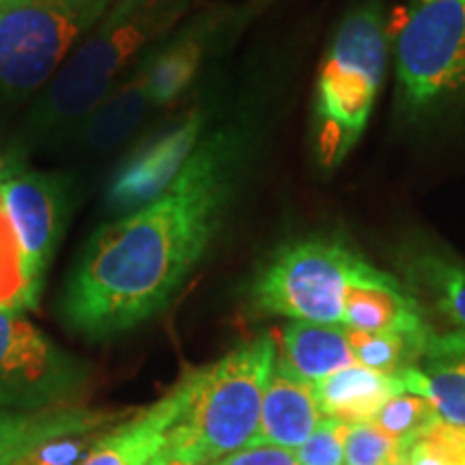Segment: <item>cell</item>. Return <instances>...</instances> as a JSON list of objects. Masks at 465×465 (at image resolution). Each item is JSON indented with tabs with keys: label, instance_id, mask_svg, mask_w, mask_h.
<instances>
[{
	"label": "cell",
	"instance_id": "6da1fadb",
	"mask_svg": "<svg viewBox=\"0 0 465 465\" xmlns=\"http://www.w3.org/2000/svg\"><path fill=\"white\" fill-rule=\"evenodd\" d=\"M243 151L240 130L213 132L158 199L95 231L61 302L74 332L108 339L166 308L218 235Z\"/></svg>",
	"mask_w": 465,
	"mask_h": 465
},
{
	"label": "cell",
	"instance_id": "7a4b0ae2",
	"mask_svg": "<svg viewBox=\"0 0 465 465\" xmlns=\"http://www.w3.org/2000/svg\"><path fill=\"white\" fill-rule=\"evenodd\" d=\"M190 5L192 0H113L44 89L33 108V134L50 138L75 130Z\"/></svg>",
	"mask_w": 465,
	"mask_h": 465
},
{
	"label": "cell",
	"instance_id": "3957f363",
	"mask_svg": "<svg viewBox=\"0 0 465 465\" xmlns=\"http://www.w3.org/2000/svg\"><path fill=\"white\" fill-rule=\"evenodd\" d=\"M386 25L381 0H362L325 52L315 91V147L325 171L351 153L373 114L391 54Z\"/></svg>",
	"mask_w": 465,
	"mask_h": 465
},
{
	"label": "cell",
	"instance_id": "277c9868",
	"mask_svg": "<svg viewBox=\"0 0 465 465\" xmlns=\"http://www.w3.org/2000/svg\"><path fill=\"white\" fill-rule=\"evenodd\" d=\"M276 353L274 339L263 334L199 369L188 410L171 431V440L196 465L218 461L252 441Z\"/></svg>",
	"mask_w": 465,
	"mask_h": 465
},
{
	"label": "cell",
	"instance_id": "5b68a950",
	"mask_svg": "<svg viewBox=\"0 0 465 465\" xmlns=\"http://www.w3.org/2000/svg\"><path fill=\"white\" fill-rule=\"evenodd\" d=\"M401 113L465 104V0H407L388 17Z\"/></svg>",
	"mask_w": 465,
	"mask_h": 465
},
{
	"label": "cell",
	"instance_id": "8992f818",
	"mask_svg": "<svg viewBox=\"0 0 465 465\" xmlns=\"http://www.w3.org/2000/svg\"><path fill=\"white\" fill-rule=\"evenodd\" d=\"M364 265L341 237H302L261 267L250 300L261 315L342 325V300Z\"/></svg>",
	"mask_w": 465,
	"mask_h": 465
},
{
	"label": "cell",
	"instance_id": "52a82bcc",
	"mask_svg": "<svg viewBox=\"0 0 465 465\" xmlns=\"http://www.w3.org/2000/svg\"><path fill=\"white\" fill-rule=\"evenodd\" d=\"M113 0L0 3V97H22L56 75Z\"/></svg>",
	"mask_w": 465,
	"mask_h": 465
},
{
	"label": "cell",
	"instance_id": "ba28073f",
	"mask_svg": "<svg viewBox=\"0 0 465 465\" xmlns=\"http://www.w3.org/2000/svg\"><path fill=\"white\" fill-rule=\"evenodd\" d=\"M86 371L17 308H0V410L44 411L67 407Z\"/></svg>",
	"mask_w": 465,
	"mask_h": 465
},
{
	"label": "cell",
	"instance_id": "9c48e42d",
	"mask_svg": "<svg viewBox=\"0 0 465 465\" xmlns=\"http://www.w3.org/2000/svg\"><path fill=\"white\" fill-rule=\"evenodd\" d=\"M0 201L20 246L25 276L20 311H25L37 306L45 272L67 229L72 212L69 182L61 174L15 166L0 179Z\"/></svg>",
	"mask_w": 465,
	"mask_h": 465
},
{
	"label": "cell",
	"instance_id": "30bf717a",
	"mask_svg": "<svg viewBox=\"0 0 465 465\" xmlns=\"http://www.w3.org/2000/svg\"><path fill=\"white\" fill-rule=\"evenodd\" d=\"M201 127L203 116L196 113L182 125L151 138L147 144L134 151L110 183L106 196L108 207L125 216L158 199L174 182L199 144Z\"/></svg>",
	"mask_w": 465,
	"mask_h": 465
},
{
	"label": "cell",
	"instance_id": "8fae6325",
	"mask_svg": "<svg viewBox=\"0 0 465 465\" xmlns=\"http://www.w3.org/2000/svg\"><path fill=\"white\" fill-rule=\"evenodd\" d=\"M342 325L371 334H405L418 339L433 334L416 295L369 261L349 284L342 300Z\"/></svg>",
	"mask_w": 465,
	"mask_h": 465
},
{
	"label": "cell",
	"instance_id": "7c38bea8",
	"mask_svg": "<svg viewBox=\"0 0 465 465\" xmlns=\"http://www.w3.org/2000/svg\"><path fill=\"white\" fill-rule=\"evenodd\" d=\"M199 381V369L185 373L173 391L102 435L80 465H144L166 444L174 424L188 410Z\"/></svg>",
	"mask_w": 465,
	"mask_h": 465
},
{
	"label": "cell",
	"instance_id": "4fadbf2b",
	"mask_svg": "<svg viewBox=\"0 0 465 465\" xmlns=\"http://www.w3.org/2000/svg\"><path fill=\"white\" fill-rule=\"evenodd\" d=\"M322 418L311 383L298 380L274 362L265 388L257 433L248 446L272 444L298 450L311 438Z\"/></svg>",
	"mask_w": 465,
	"mask_h": 465
},
{
	"label": "cell",
	"instance_id": "5bb4252c",
	"mask_svg": "<svg viewBox=\"0 0 465 465\" xmlns=\"http://www.w3.org/2000/svg\"><path fill=\"white\" fill-rule=\"evenodd\" d=\"M149 106V54L108 93L104 100L75 127L78 144L89 153H104L132 136L143 124Z\"/></svg>",
	"mask_w": 465,
	"mask_h": 465
},
{
	"label": "cell",
	"instance_id": "9a60e30c",
	"mask_svg": "<svg viewBox=\"0 0 465 465\" xmlns=\"http://www.w3.org/2000/svg\"><path fill=\"white\" fill-rule=\"evenodd\" d=\"M407 392L431 401L441 420L465 429V341L455 334H433L420 364L403 375Z\"/></svg>",
	"mask_w": 465,
	"mask_h": 465
},
{
	"label": "cell",
	"instance_id": "2e32d148",
	"mask_svg": "<svg viewBox=\"0 0 465 465\" xmlns=\"http://www.w3.org/2000/svg\"><path fill=\"white\" fill-rule=\"evenodd\" d=\"M114 414L86 407H54L44 411L0 410V465H15L44 441L106 429Z\"/></svg>",
	"mask_w": 465,
	"mask_h": 465
},
{
	"label": "cell",
	"instance_id": "e0dca14e",
	"mask_svg": "<svg viewBox=\"0 0 465 465\" xmlns=\"http://www.w3.org/2000/svg\"><path fill=\"white\" fill-rule=\"evenodd\" d=\"M276 364L312 386L323 377L358 362L349 345L345 325L291 322L282 330Z\"/></svg>",
	"mask_w": 465,
	"mask_h": 465
},
{
	"label": "cell",
	"instance_id": "ac0fdd59",
	"mask_svg": "<svg viewBox=\"0 0 465 465\" xmlns=\"http://www.w3.org/2000/svg\"><path fill=\"white\" fill-rule=\"evenodd\" d=\"M323 418L342 422H371L388 399L405 392L403 380L380 371L353 364L312 383Z\"/></svg>",
	"mask_w": 465,
	"mask_h": 465
},
{
	"label": "cell",
	"instance_id": "d6986e66",
	"mask_svg": "<svg viewBox=\"0 0 465 465\" xmlns=\"http://www.w3.org/2000/svg\"><path fill=\"white\" fill-rule=\"evenodd\" d=\"M403 267L411 284L452 325L450 334L465 341V263L441 250L411 248L405 252Z\"/></svg>",
	"mask_w": 465,
	"mask_h": 465
},
{
	"label": "cell",
	"instance_id": "ffe728a7",
	"mask_svg": "<svg viewBox=\"0 0 465 465\" xmlns=\"http://www.w3.org/2000/svg\"><path fill=\"white\" fill-rule=\"evenodd\" d=\"M213 26L209 17H199L164 48L149 52V95L153 106H166L188 89L199 72Z\"/></svg>",
	"mask_w": 465,
	"mask_h": 465
},
{
	"label": "cell",
	"instance_id": "44dd1931",
	"mask_svg": "<svg viewBox=\"0 0 465 465\" xmlns=\"http://www.w3.org/2000/svg\"><path fill=\"white\" fill-rule=\"evenodd\" d=\"M347 336L360 366L397 377L403 375L411 366L420 364L424 353H427L429 341H431V336L418 339V336L405 334H371L349 328Z\"/></svg>",
	"mask_w": 465,
	"mask_h": 465
},
{
	"label": "cell",
	"instance_id": "7402d4cb",
	"mask_svg": "<svg viewBox=\"0 0 465 465\" xmlns=\"http://www.w3.org/2000/svg\"><path fill=\"white\" fill-rule=\"evenodd\" d=\"M405 459L410 465H465V429L440 418L405 441Z\"/></svg>",
	"mask_w": 465,
	"mask_h": 465
},
{
	"label": "cell",
	"instance_id": "603a6c76",
	"mask_svg": "<svg viewBox=\"0 0 465 465\" xmlns=\"http://www.w3.org/2000/svg\"><path fill=\"white\" fill-rule=\"evenodd\" d=\"M405 457V441L373 422H347L342 465H394Z\"/></svg>",
	"mask_w": 465,
	"mask_h": 465
},
{
	"label": "cell",
	"instance_id": "cb8c5ba5",
	"mask_svg": "<svg viewBox=\"0 0 465 465\" xmlns=\"http://www.w3.org/2000/svg\"><path fill=\"white\" fill-rule=\"evenodd\" d=\"M435 420H440V414L435 411L431 401L405 391L388 399L371 422L377 424L386 433L394 435V438L407 441L424 431Z\"/></svg>",
	"mask_w": 465,
	"mask_h": 465
},
{
	"label": "cell",
	"instance_id": "d4e9b609",
	"mask_svg": "<svg viewBox=\"0 0 465 465\" xmlns=\"http://www.w3.org/2000/svg\"><path fill=\"white\" fill-rule=\"evenodd\" d=\"M22 291H25V276H22L20 246L0 201V308L20 311Z\"/></svg>",
	"mask_w": 465,
	"mask_h": 465
},
{
	"label": "cell",
	"instance_id": "484cf974",
	"mask_svg": "<svg viewBox=\"0 0 465 465\" xmlns=\"http://www.w3.org/2000/svg\"><path fill=\"white\" fill-rule=\"evenodd\" d=\"M345 433L347 422L339 418H322L311 438L295 450L300 465H342Z\"/></svg>",
	"mask_w": 465,
	"mask_h": 465
},
{
	"label": "cell",
	"instance_id": "4316f807",
	"mask_svg": "<svg viewBox=\"0 0 465 465\" xmlns=\"http://www.w3.org/2000/svg\"><path fill=\"white\" fill-rule=\"evenodd\" d=\"M106 433L104 429L91 433H74L63 435V438H54L44 441L33 452L22 459L25 465H80L89 457V452L95 449L97 441Z\"/></svg>",
	"mask_w": 465,
	"mask_h": 465
},
{
	"label": "cell",
	"instance_id": "83f0119b",
	"mask_svg": "<svg viewBox=\"0 0 465 465\" xmlns=\"http://www.w3.org/2000/svg\"><path fill=\"white\" fill-rule=\"evenodd\" d=\"M209 465H300V461L295 457V450L272 444H254L232 450Z\"/></svg>",
	"mask_w": 465,
	"mask_h": 465
},
{
	"label": "cell",
	"instance_id": "f1b7e54d",
	"mask_svg": "<svg viewBox=\"0 0 465 465\" xmlns=\"http://www.w3.org/2000/svg\"><path fill=\"white\" fill-rule=\"evenodd\" d=\"M144 465H196V463L192 461V459L171 440V435H168L166 444L162 446V449L155 452V455L151 457Z\"/></svg>",
	"mask_w": 465,
	"mask_h": 465
},
{
	"label": "cell",
	"instance_id": "f546056e",
	"mask_svg": "<svg viewBox=\"0 0 465 465\" xmlns=\"http://www.w3.org/2000/svg\"><path fill=\"white\" fill-rule=\"evenodd\" d=\"M15 166H17V164H15L14 160L5 158V155L0 153V179H3V177H7V174H9L11 171H14Z\"/></svg>",
	"mask_w": 465,
	"mask_h": 465
},
{
	"label": "cell",
	"instance_id": "4dcf8cb0",
	"mask_svg": "<svg viewBox=\"0 0 465 465\" xmlns=\"http://www.w3.org/2000/svg\"><path fill=\"white\" fill-rule=\"evenodd\" d=\"M394 465H410V461H407V459L403 457V459H401V461H399V463H394Z\"/></svg>",
	"mask_w": 465,
	"mask_h": 465
},
{
	"label": "cell",
	"instance_id": "1f68e13d",
	"mask_svg": "<svg viewBox=\"0 0 465 465\" xmlns=\"http://www.w3.org/2000/svg\"><path fill=\"white\" fill-rule=\"evenodd\" d=\"M15 465H25V463H22V461H20V463H15Z\"/></svg>",
	"mask_w": 465,
	"mask_h": 465
},
{
	"label": "cell",
	"instance_id": "d6a6232c",
	"mask_svg": "<svg viewBox=\"0 0 465 465\" xmlns=\"http://www.w3.org/2000/svg\"><path fill=\"white\" fill-rule=\"evenodd\" d=\"M0 3H5V0H0Z\"/></svg>",
	"mask_w": 465,
	"mask_h": 465
}]
</instances>
